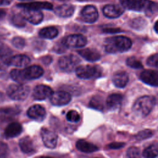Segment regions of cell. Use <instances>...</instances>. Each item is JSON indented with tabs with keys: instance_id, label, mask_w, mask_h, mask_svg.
<instances>
[{
	"instance_id": "37",
	"label": "cell",
	"mask_w": 158,
	"mask_h": 158,
	"mask_svg": "<svg viewBox=\"0 0 158 158\" xmlns=\"http://www.w3.org/2000/svg\"><path fill=\"white\" fill-rule=\"evenodd\" d=\"M146 24V22L142 18H136L132 20L131 27L136 29H139L143 28Z\"/></svg>"
},
{
	"instance_id": "31",
	"label": "cell",
	"mask_w": 158,
	"mask_h": 158,
	"mask_svg": "<svg viewBox=\"0 0 158 158\" xmlns=\"http://www.w3.org/2000/svg\"><path fill=\"white\" fill-rule=\"evenodd\" d=\"M11 22L17 27H23L25 25V19L21 14L14 15L11 18Z\"/></svg>"
},
{
	"instance_id": "32",
	"label": "cell",
	"mask_w": 158,
	"mask_h": 158,
	"mask_svg": "<svg viewBox=\"0 0 158 158\" xmlns=\"http://www.w3.org/2000/svg\"><path fill=\"white\" fill-rule=\"evenodd\" d=\"M127 64L128 66L130 67L131 68H133L136 69L143 68V66L141 62L135 57H128L127 60Z\"/></svg>"
},
{
	"instance_id": "17",
	"label": "cell",
	"mask_w": 158,
	"mask_h": 158,
	"mask_svg": "<svg viewBox=\"0 0 158 158\" xmlns=\"http://www.w3.org/2000/svg\"><path fill=\"white\" fill-rule=\"evenodd\" d=\"M28 116L35 120L42 121L46 116V110L40 105H34L30 107L27 111Z\"/></svg>"
},
{
	"instance_id": "28",
	"label": "cell",
	"mask_w": 158,
	"mask_h": 158,
	"mask_svg": "<svg viewBox=\"0 0 158 158\" xmlns=\"http://www.w3.org/2000/svg\"><path fill=\"white\" fill-rule=\"evenodd\" d=\"M39 35L41 37L46 39H53L56 37L58 35V30L56 28L54 27H48L42 28L40 32Z\"/></svg>"
},
{
	"instance_id": "35",
	"label": "cell",
	"mask_w": 158,
	"mask_h": 158,
	"mask_svg": "<svg viewBox=\"0 0 158 158\" xmlns=\"http://www.w3.org/2000/svg\"><path fill=\"white\" fill-rule=\"evenodd\" d=\"M152 131L150 130H144L143 131H139L136 135V138L138 140H142V139H145L147 138H150L152 135Z\"/></svg>"
},
{
	"instance_id": "16",
	"label": "cell",
	"mask_w": 158,
	"mask_h": 158,
	"mask_svg": "<svg viewBox=\"0 0 158 158\" xmlns=\"http://www.w3.org/2000/svg\"><path fill=\"white\" fill-rule=\"evenodd\" d=\"M104 15L110 19H114L120 17L124 12L123 7L117 4H108L103 8Z\"/></svg>"
},
{
	"instance_id": "12",
	"label": "cell",
	"mask_w": 158,
	"mask_h": 158,
	"mask_svg": "<svg viewBox=\"0 0 158 158\" xmlns=\"http://www.w3.org/2000/svg\"><path fill=\"white\" fill-rule=\"evenodd\" d=\"M71 100L70 94L64 91H59L53 93L50 97L51 102L57 106H61L67 104Z\"/></svg>"
},
{
	"instance_id": "40",
	"label": "cell",
	"mask_w": 158,
	"mask_h": 158,
	"mask_svg": "<svg viewBox=\"0 0 158 158\" xmlns=\"http://www.w3.org/2000/svg\"><path fill=\"white\" fill-rule=\"evenodd\" d=\"M67 47L65 46V44L63 43L62 41L61 40L60 42H58L56 44V45L54 46V50L56 52H59V53H61V52H64L65 51V49Z\"/></svg>"
},
{
	"instance_id": "11",
	"label": "cell",
	"mask_w": 158,
	"mask_h": 158,
	"mask_svg": "<svg viewBox=\"0 0 158 158\" xmlns=\"http://www.w3.org/2000/svg\"><path fill=\"white\" fill-rule=\"evenodd\" d=\"M41 136L44 145L47 148L53 149L56 146L57 136L54 131L48 128H43L41 130Z\"/></svg>"
},
{
	"instance_id": "43",
	"label": "cell",
	"mask_w": 158,
	"mask_h": 158,
	"mask_svg": "<svg viewBox=\"0 0 158 158\" xmlns=\"http://www.w3.org/2000/svg\"><path fill=\"white\" fill-rule=\"evenodd\" d=\"M5 15H6L5 11L2 9H0V20H1L4 17Z\"/></svg>"
},
{
	"instance_id": "33",
	"label": "cell",
	"mask_w": 158,
	"mask_h": 158,
	"mask_svg": "<svg viewBox=\"0 0 158 158\" xmlns=\"http://www.w3.org/2000/svg\"><path fill=\"white\" fill-rule=\"evenodd\" d=\"M66 118L69 122H77L80 119V116L77 111L71 110L67 112L66 115Z\"/></svg>"
},
{
	"instance_id": "4",
	"label": "cell",
	"mask_w": 158,
	"mask_h": 158,
	"mask_svg": "<svg viewBox=\"0 0 158 158\" xmlns=\"http://www.w3.org/2000/svg\"><path fill=\"white\" fill-rule=\"evenodd\" d=\"M122 6L135 11L154 12L158 9V4L149 0H119Z\"/></svg>"
},
{
	"instance_id": "25",
	"label": "cell",
	"mask_w": 158,
	"mask_h": 158,
	"mask_svg": "<svg viewBox=\"0 0 158 158\" xmlns=\"http://www.w3.org/2000/svg\"><path fill=\"white\" fill-rule=\"evenodd\" d=\"M19 6L23 8H30L37 10L40 9H48L51 10L52 9V5L48 2H35L27 4H19Z\"/></svg>"
},
{
	"instance_id": "30",
	"label": "cell",
	"mask_w": 158,
	"mask_h": 158,
	"mask_svg": "<svg viewBox=\"0 0 158 158\" xmlns=\"http://www.w3.org/2000/svg\"><path fill=\"white\" fill-rule=\"evenodd\" d=\"M158 156V144H152L147 147L143 152L144 157H155Z\"/></svg>"
},
{
	"instance_id": "13",
	"label": "cell",
	"mask_w": 158,
	"mask_h": 158,
	"mask_svg": "<svg viewBox=\"0 0 158 158\" xmlns=\"http://www.w3.org/2000/svg\"><path fill=\"white\" fill-rule=\"evenodd\" d=\"M52 93V90L49 86L44 85H39L33 89V98L38 101L44 100L48 98H50Z\"/></svg>"
},
{
	"instance_id": "29",
	"label": "cell",
	"mask_w": 158,
	"mask_h": 158,
	"mask_svg": "<svg viewBox=\"0 0 158 158\" xmlns=\"http://www.w3.org/2000/svg\"><path fill=\"white\" fill-rule=\"evenodd\" d=\"M89 106L93 109L102 110L104 109V101L102 98L99 95L93 96L89 101Z\"/></svg>"
},
{
	"instance_id": "15",
	"label": "cell",
	"mask_w": 158,
	"mask_h": 158,
	"mask_svg": "<svg viewBox=\"0 0 158 158\" xmlns=\"http://www.w3.org/2000/svg\"><path fill=\"white\" fill-rule=\"evenodd\" d=\"M82 19L87 23H94L98 18V12L96 8L91 5L85 6L81 12Z\"/></svg>"
},
{
	"instance_id": "18",
	"label": "cell",
	"mask_w": 158,
	"mask_h": 158,
	"mask_svg": "<svg viewBox=\"0 0 158 158\" xmlns=\"http://www.w3.org/2000/svg\"><path fill=\"white\" fill-rule=\"evenodd\" d=\"M123 100V96L120 94H111L106 99V106L109 109L115 110L120 107Z\"/></svg>"
},
{
	"instance_id": "34",
	"label": "cell",
	"mask_w": 158,
	"mask_h": 158,
	"mask_svg": "<svg viewBox=\"0 0 158 158\" xmlns=\"http://www.w3.org/2000/svg\"><path fill=\"white\" fill-rule=\"evenodd\" d=\"M12 44L14 45V46L19 49H23L25 45V40L23 38H22V37H19V36L14 38L12 39Z\"/></svg>"
},
{
	"instance_id": "41",
	"label": "cell",
	"mask_w": 158,
	"mask_h": 158,
	"mask_svg": "<svg viewBox=\"0 0 158 158\" xmlns=\"http://www.w3.org/2000/svg\"><path fill=\"white\" fill-rule=\"evenodd\" d=\"M124 146V143H112L111 144L108 145V147L110 149H120Z\"/></svg>"
},
{
	"instance_id": "47",
	"label": "cell",
	"mask_w": 158,
	"mask_h": 158,
	"mask_svg": "<svg viewBox=\"0 0 158 158\" xmlns=\"http://www.w3.org/2000/svg\"><path fill=\"white\" fill-rule=\"evenodd\" d=\"M20 1H31V0H20Z\"/></svg>"
},
{
	"instance_id": "7",
	"label": "cell",
	"mask_w": 158,
	"mask_h": 158,
	"mask_svg": "<svg viewBox=\"0 0 158 158\" xmlns=\"http://www.w3.org/2000/svg\"><path fill=\"white\" fill-rule=\"evenodd\" d=\"M80 60L78 57L73 54L64 56L60 57L58 64L60 69L65 72H71L80 63Z\"/></svg>"
},
{
	"instance_id": "14",
	"label": "cell",
	"mask_w": 158,
	"mask_h": 158,
	"mask_svg": "<svg viewBox=\"0 0 158 158\" xmlns=\"http://www.w3.org/2000/svg\"><path fill=\"white\" fill-rule=\"evenodd\" d=\"M140 79L147 85L158 86V71L146 70L143 71L140 75Z\"/></svg>"
},
{
	"instance_id": "45",
	"label": "cell",
	"mask_w": 158,
	"mask_h": 158,
	"mask_svg": "<svg viewBox=\"0 0 158 158\" xmlns=\"http://www.w3.org/2000/svg\"><path fill=\"white\" fill-rule=\"evenodd\" d=\"M2 46H3V44H2V42L0 40V50L2 48Z\"/></svg>"
},
{
	"instance_id": "3",
	"label": "cell",
	"mask_w": 158,
	"mask_h": 158,
	"mask_svg": "<svg viewBox=\"0 0 158 158\" xmlns=\"http://www.w3.org/2000/svg\"><path fill=\"white\" fill-rule=\"evenodd\" d=\"M156 99L151 96H144L139 98L133 104V111L138 117H144L152 110Z\"/></svg>"
},
{
	"instance_id": "20",
	"label": "cell",
	"mask_w": 158,
	"mask_h": 158,
	"mask_svg": "<svg viewBox=\"0 0 158 158\" xmlns=\"http://www.w3.org/2000/svg\"><path fill=\"white\" fill-rule=\"evenodd\" d=\"M112 81L115 86L118 88L125 87L128 81V76L124 71L115 72L112 77Z\"/></svg>"
},
{
	"instance_id": "39",
	"label": "cell",
	"mask_w": 158,
	"mask_h": 158,
	"mask_svg": "<svg viewBox=\"0 0 158 158\" xmlns=\"http://www.w3.org/2000/svg\"><path fill=\"white\" fill-rule=\"evenodd\" d=\"M8 153L9 148L7 145L5 143L0 141V157L7 156Z\"/></svg>"
},
{
	"instance_id": "42",
	"label": "cell",
	"mask_w": 158,
	"mask_h": 158,
	"mask_svg": "<svg viewBox=\"0 0 158 158\" xmlns=\"http://www.w3.org/2000/svg\"><path fill=\"white\" fill-rule=\"evenodd\" d=\"M12 0H0V6H6L10 4Z\"/></svg>"
},
{
	"instance_id": "22",
	"label": "cell",
	"mask_w": 158,
	"mask_h": 158,
	"mask_svg": "<svg viewBox=\"0 0 158 158\" xmlns=\"http://www.w3.org/2000/svg\"><path fill=\"white\" fill-rule=\"evenodd\" d=\"M22 131L21 125L18 122H12L7 125L4 131L6 138H10L15 137L20 134Z\"/></svg>"
},
{
	"instance_id": "38",
	"label": "cell",
	"mask_w": 158,
	"mask_h": 158,
	"mask_svg": "<svg viewBox=\"0 0 158 158\" xmlns=\"http://www.w3.org/2000/svg\"><path fill=\"white\" fill-rule=\"evenodd\" d=\"M139 150L136 147H130L127 151V156L128 157H138L139 156Z\"/></svg>"
},
{
	"instance_id": "44",
	"label": "cell",
	"mask_w": 158,
	"mask_h": 158,
	"mask_svg": "<svg viewBox=\"0 0 158 158\" xmlns=\"http://www.w3.org/2000/svg\"><path fill=\"white\" fill-rule=\"evenodd\" d=\"M154 30H155L156 32L157 33H158V20H157V21H156V22L155 23V24H154Z\"/></svg>"
},
{
	"instance_id": "9",
	"label": "cell",
	"mask_w": 158,
	"mask_h": 158,
	"mask_svg": "<svg viewBox=\"0 0 158 158\" xmlns=\"http://www.w3.org/2000/svg\"><path fill=\"white\" fill-rule=\"evenodd\" d=\"M22 9L20 14L29 22L33 24H38L42 21L43 15L40 10L25 7Z\"/></svg>"
},
{
	"instance_id": "1",
	"label": "cell",
	"mask_w": 158,
	"mask_h": 158,
	"mask_svg": "<svg viewBox=\"0 0 158 158\" xmlns=\"http://www.w3.org/2000/svg\"><path fill=\"white\" fill-rule=\"evenodd\" d=\"M131 46L130 38L123 36L107 38L104 42V48L109 53H120L128 51Z\"/></svg>"
},
{
	"instance_id": "36",
	"label": "cell",
	"mask_w": 158,
	"mask_h": 158,
	"mask_svg": "<svg viewBox=\"0 0 158 158\" xmlns=\"http://www.w3.org/2000/svg\"><path fill=\"white\" fill-rule=\"evenodd\" d=\"M147 64L150 67L158 68V54L149 56L147 59Z\"/></svg>"
},
{
	"instance_id": "19",
	"label": "cell",
	"mask_w": 158,
	"mask_h": 158,
	"mask_svg": "<svg viewBox=\"0 0 158 158\" xmlns=\"http://www.w3.org/2000/svg\"><path fill=\"white\" fill-rule=\"evenodd\" d=\"M78 52L82 57L90 62L98 60L101 58L100 53L94 49L86 48L78 51Z\"/></svg>"
},
{
	"instance_id": "23",
	"label": "cell",
	"mask_w": 158,
	"mask_h": 158,
	"mask_svg": "<svg viewBox=\"0 0 158 158\" xmlns=\"http://www.w3.org/2000/svg\"><path fill=\"white\" fill-rule=\"evenodd\" d=\"M76 148L80 151L85 153H91L98 150L96 145L83 139H80L76 143Z\"/></svg>"
},
{
	"instance_id": "6",
	"label": "cell",
	"mask_w": 158,
	"mask_h": 158,
	"mask_svg": "<svg viewBox=\"0 0 158 158\" xmlns=\"http://www.w3.org/2000/svg\"><path fill=\"white\" fill-rule=\"evenodd\" d=\"M77 75L83 79L98 78L101 75V70L96 65H80L75 69Z\"/></svg>"
},
{
	"instance_id": "24",
	"label": "cell",
	"mask_w": 158,
	"mask_h": 158,
	"mask_svg": "<svg viewBox=\"0 0 158 158\" xmlns=\"http://www.w3.org/2000/svg\"><path fill=\"white\" fill-rule=\"evenodd\" d=\"M54 12L59 17H69L73 14L74 12V7L70 4H62L56 7Z\"/></svg>"
},
{
	"instance_id": "8",
	"label": "cell",
	"mask_w": 158,
	"mask_h": 158,
	"mask_svg": "<svg viewBox=\"0 0 158 158\" xmlns=\"http://www.w3.org/2000/svg\"><path fill=\"white\" fill-rule=\"evenodd\" d=\"M62 42L67 48H81L87 43L86 38L81 35H71L64 39Z\"/></svg>"
},
{
	"instance_id": "27",
	"label": "cell",
	"mask_w": 158,
	"mask_h": 158,
	"mask_svg": "<svg viewBox=\"0 0 158 158\" xmlns=\"http://www.w3.org/2000/svg\"><path fill=\"white\" fill-rule=\"evenodd\" d=\"M10 52L7 49L0 50V70H5L10 64Z\"/></svg>"
},
{
	"instance_id": "21",
	"label": "cell",
	"mask_w": 158,
	"mask_h": 158,
	"mask_svg": "<svg viewBox=\"0 0 158 158\" xmlns=\"http://www.w3.org/2000/svg\"><path fill=\"white\" fill-rule=\"evenodd\" d=\"M19 146L21 151L25 154L34 153L35 147L32 139L28 136H25L20 139Z\"/></svg>"
},
{
	"instance_id": "10",
	"label": "cell",
	"mask_w": 158,
	"mask_h": 158,
	"mask_svg": "<svg viewBox=\"0 0 158 158\" xmlns=\"http://www.w3.org/2000/svg\"><path fill=\"white\" fill-rule=\"evenodd\" d=\"M21 110L17 106L4 107L0 109V122H7L10 121L20 114Z\"/></svg>"
},
{
	"instance_id": "26",
	"label": "cell",
	"mask_w": 158,
	"mask_h": 158,
	"mask_svg": "<svg viewBox=\"0 0 158 158\" xmlns=\"http://www.w3.org/2000/svg\"><path fill=\"white\" fill-rule=\"evenodd\" d=\"M30 62V59L27 56L23 54H19L11 57L10 64L16 67H22L27 65Z\"/></svg>"
},
{
	"instance_id": "46",
	"label": "cell",
	"mask_w": 158,
	"mask_h": 158,
	"mask_svg": "<svg viewBox=\"0 0 158 158\" xmlns=\"http://www.w3.org/2000/svg\"><path fill=\"white\" fill-rule=\"evenodd\" d=\"M78 1H86V0H78Z\"/></svg>"
},
{
	"instance_id": "5",
	"label": "cell",
	"mask_w": 158,
	"mask_h": 158,
	"mask_svg": "<svg viewBox=\"0 0 158 158\" xmlns=\"http://www.w3.org/2000/svg\"><path fill=\"white\" fill-rule=\"evenodd\" d=\"M30 91L28 86L20 83L10 85L7 89V94L14 100L22 101L27 98Z\"/></svg>"
},
{
	"instance_id": "2",
	"label": "cell",
	"mask_w": 158,
	"mask_h": 158,
	"mask_svg": "<svg viewBox=\"0 0 158 158\" xmlns=\"http://www.w3.org/2000/svg\"><path fill=\"white\" fill-rule=\"evenodd\" d=\"M43 69L40 66L31 65L23 70L14 69L11 70L10 75L14 81L22 83L26 80L38 78L43 75Z\"/></svg>"
}]
</instances>
